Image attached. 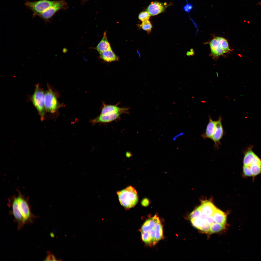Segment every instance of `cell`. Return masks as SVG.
<instances>
[{
	"label": "cell",
	"mask_w": 261,
	"mask_h": 261,
	"mask_svg": "<svg viewBox=\"0 0 261 261\" xmlns=\"http://www.w3.org/2000/svg\"><path fill=\"white\" fill-rule=\"evenodd\" d=\"M140 231L142 240L150 246H155L163 238V226L157 215L146 220Z\"/></svg>",
	"instance_id": "6da1fadb"
},
{
	"label": "cell",
	"mask_w": 261,
	"mask_h": 261,
	"mask_svg": "<svg viewBox=\"0 0 261 261\" xmlns=\"http://www.w3.org/2000/svg\"><path fill=\"white\" fill-rule=\"evenodd\" d=\"M120 204L126 209L134 207L138 201V196L135 188L129 186L116 192Z\"/></svg>",
	"instance_id": "7a4b0ae2"
},
{
	"label": "cell",
	"mask_w": 261,
	"mask_h": 261,
	"mask_svg": "<svg viewBox=\"0 0 261 261\" xmlns=\"http://www.w3.org/2000/svg\"><path fill=\"white\" fill-rule=\"evenodd\" d=\"M34 92L30 97V100L37 111L41 118H44L46 112L45 106V91L38 83L35 85Z\"/></svg>",
	"instance_id": "3957f363"
},
{
	"label": "cell",
	"mask_w": 261,
	"mask_h": 261,
	"mask_svg": "<svg viewBox=\"0 0 261 261\" xmlns=\"http://www.w3.org/2000/svg\"><path fill=\"white\" fill-rule=\"evenodd\" d=\"M47 89L45 91V106L46 112L54 113L62 106L58 102L56 92L48 84Z\"/></svg>",
	"instance_id": "277c9868"
},
{
	"label": "cell",
	"mask_w": 261,
	"mask_h": 261,
	"mask_svg": "<svg viewBox=\"0 0 261 261\" xmlns=\"http://www.w3.org/2000/svg\"><path fill=\"white\" fill-rule=\"evenodd\" d=\"M56 2L49 0H39L33 1H26L25 4L28 8L32 11V15L34 17L36 16H39Z\"/></svg>",
	"instance_id": "5b68a950"
},
{
	"label": "cell",
	"mask_w": 261,
	"mask_h": 261,
	"mask_svg": "<svg viewBox=\"0 0 261 261\" xmlns=\"http://www.w3.org/2000/svg\"><path fill=\"white\" fill-rule=\"evenodd\" d=\"M67 4L64 0L56 1L53 5L38 16L45 22H47L57 12L61 9L65 8Z\"/></svg>",
	"instance_id": "8992f818"
},
{
	"label": "cell",
	"mask_w": 261,
	"mask_h": 261,
	"mask_svg": "<svg viewBox=\"0 0 261 261\" xmlns=\"http://www.w3.org/2000/svg\"><path fill=\"white\" fill-rule=\"evenodd\" d=\"M19 210L25 222L29 220L31 216L30 207L27 199H25L21 193L16 197Z\"/></svg>",
	"instance_id": "52a82bcc"
},
{
	"label": "cell",
	"mask_w": 261,
	"mask_h": 261,
	"mask_svg": "<svg viewBox=\"0 0 261 261\" xmlns=\"http://www.w3.org/2000/svg\"><path fill=\"white\" fill-rule=\"evenodd\" d=\"M119 103H118L115 105H109L106 104L103 102L100 114L105 115L116 113L122 114L128 113L129 108L119 107L118 106Z\"/></svg>",
	"instance_id": "ba28073f"
},
{
	"label": "cell",
	"mask_w": 261,
	"mask_h": 261,
	"mask_svg": "<svg viewBox=\"0 0 261 261\" xmlns=\"http://www.w3.org/2000/svg\"><path fill=\"white\" fill-rule=\"evenodd\" d=\"M224 131L222 124V119L220 117L215 121V127L212 139L214 143V147L218 149L221 145L220 140L224 135Z\"/></svg>",
	"instance_id": "9c48e42d"
},
{
	"label": "cell",
	"mask_w": 261,
	"mask_h": 261,
	"mask_svg": "<svg viewBox=\"0 0 261 261\" xmlns=\"http://www.w3.org/2000/svg\"><path fill=\"white\" fill-rule=\"evenodd\" d=\"M168 6L166 2L152 1L147 7L146 11L151 16H154L163 12Z\"/></svg>",
	"instance_id": "30bf717a"
},
{
	"label": "cell",
	"mask_w": 261,
	"mask_h": 261,
	"mask_svg": "<svg viewBox=\"0 0 261 261\" xmlns=\"http://www.w3.org/2000/svg\"><path fill=\"white\" fill-rule=\"evenodd\" d=\"M122 114L120 113L102 115L100 114L97 117L91 121L93 124L109 123L117 119Z\"/></svg>",
	"instance_id": "8fae6325"
},
{
	"label": "cell",
	"mask_w": 261,
	"mask_h": 261,
	"mask_svg": "<svg viewBox=\"0 0 261 261\" xmlns=\"http://www.w3.org/2000/svg\"><path fill=\"white\" fill-rule=\"evenodd\" d=\"M12 211L14 216L18 224V228H21L25 223L19 210L16 197H14L12 203Z\"/></svg>",
	"instance_id": "7c38bea8"
},
{
	"label": "cell",
	"mask_w": 261,
	"mask_h": 261,
	"mask_svg": "<svg viewBox=\"0 0 261 261\" xmlns=\"http://www.w3.org/2000/svg\"><path fill=\"white\" fill-rule=\"evenodd\" d=\"M201 212L207 216H213L216 208L213 203L208 200L203 201L198 207Z\"/></svg>",
	"instance_id": "4fadbf2b"
},
{
	"label": "cell",
	"mask_w": 261,
	"mask_h": 261,
	"mask_svg": "<svg viewBox=\"0 0 261 261\" xmlns=\"http://www.w3.org/2000/svg\"><path fill=\"white\" fill-rule=\"evenodd\" d=\"M94 48L99 53L104 51L112 50L107 38L106 31L103 34L102 39L97 46Z\"/></svg>",
	"instance_id": "5bb4252c"
},
{
	"label": "cell",
	"mask_w": 261,
	"mask_h": 261,
	"mask_svg": "<svg viewBox=\"0 0 261 261\" xmlns=\"http://www.w3.org/2000/svg\"><path fill=\"white\" fill-rule=\"evenodd\" d=\"M215 127V121L213 120L209 116V122L207 126L205 132L201 137L204 139L209 138L211 139Z\"/></svg>",
	"instance_id": "9a60e30c"
},
{
	"label": "cell",
	"mask_w": 261,
	"mask_h": 261,
	"mask_svg": "<svg viewBox=\"0 0 261 261\" xmlns=\"http://www.w3.org/2000/svg\"><path fill=\"white\" fill-rule=\"evenodd\" d=\"M210 44L211 53L214 57L221 55L225 53L219 42L215 38L210 42Z\"/></svg>",
	"instance_id": "2e32d148"
},
{
	"label": "cell",
	"mask_w": 261,
	"mask_h": 261,
	"mask_svg": "<svg viewBox=\"0 0 261 261\" xmlns=\"http://www.w3.org/2000/svg\"><path fill=\"white\" fill-rule=\"evenodd\" d=\"M99 54L100 58L107 62L118 61L119 60L118 57L115 54L112 50L104 51Z\"/></svg>",
	"instance_id": "e0dca14e"
},
{
	"label": "cell",
	"mask_w": 261,
	"mask_h": 261,
	"mask_svg": "<svg viewBox=\"0 0 261 261\" xmlns=\"http://www.w3.org/2000/svg\"><path fill=\"white\" fill-rule=\"evenodd\" d=\"M213 216L215 223L224 225L225 224L226 216L224 213L221 210L216 208Z\"/></svg>",
	"instance_id": "ac0fdd59"
},
{
	"label": "cell",
	"mask_w": 261,
	"mask_h": 261,
	"mask_svg": "<svg viewBox=\"0 0 261 261\" xmlns=\"http://www.w3.org/2000/svg\"><path fill=\"white\" fill-rule=\"evenodd\" d=\"M256 155L252 150L247 151L245 154L244 158L243 166H250Z\"/></svg>",
	"instance_id": "d6986e66"
},
{
	"label": "cell",
	"mask_w": 261,
	"mask_h": 261,
	"mask_svg": "<svg viewBox=\"0 0 261 261\" xmlns=\"http://www.w3.org/2000/svg\"><path fill=\"white\" fill-rule=\"evenodd\" d=\"M215 38L218 41L225 53L231 51L227 41L225 38L220 37H216Z\"/></svg>",
	"instance_id": "ffe728a7"
},
{
	"label": "cell",
	"mask_w": 261,
	"mask_h": 261,
	"mask_svg": "<svg viewBox=\"0 0 261 261\" xmlns=\"http://www.w3.org/2000/svg\"><path fill=\"white\" fill-rule=\"evenodd\" d=\"M252 177L253 178L261 173V166L252 164L249 166Z\"/></svg>",
	"instance_id": "44dd1931"
},
{
	"label": "cell",
	"mask_w": 261,
	"mask_h": 261,
	"mask_svg": "<svg viewBox=\"0 0 261 261\" xmlns=\"http://www.w3.org/2000/svg\"><path fill=\"white\" fill-rule=\"evenodd\" d=\"M224 225L214 223L211 226L210 232L214 233L218 232L224 228Z\"/></svg>",
	"instance_id": "7402d4cb"
},
{
	"label": "cell",
	"mask_w": 261,
	"mask_h": 261,
	"mask_svg": "<svg viewBox=\"0 0 261 261\" xmlns=\"http://www.w3.org/2000/svg\"><path fill=\"white\" fill-rule=\"evenodd\" d=\"M139 26L143 30L146 31L149 34L151 32L152 26L149 20L142 22Z\"/></svg>",
	"instance_id": "603a6c76"
},
{
	"label": "cell",
	"mask_w": 261,
	"mask_h": 261,
	"mask_svg": "<svg viewBox=\"0 0 261 261\" xmlns=\"http://www.w3.org/2000/svg\"><path fill=\"white\" fill-rule=\"evenodd\" d=\"M151 16L147 11H144L141 12L138 16L139 19L142 22L149 20Z\"/></svg>",
	"instance_id": "cb8c5ba5"
},
{
	"label": "cell",
	"mask_w": 261,
	"mask_h": 261,
	"mask_svg": "<svg viewBox=\"0 0 261 261\" xmlns=\"http://www.w3.org/2000/svg\"><path fill=\"white\" fill-rule=\"evenodd\" d=\"M201 214V212L198 207L194 210L190 214V219L199 217Z\"/></svg>",
	"instance_id": "d4e9b609"
},
{
	"label": "cell",
	"mask_w": 261,
	"mask_h": 261,
	"mask_svg": "<svg viewBox=\"0 0 261 261\" xmlns=\"http://www.w3.org/2000/svg\"><path fill=\"white\" fill-rule=\"evenodd\" d=\"M243 172L244 175L245 176L252 177L249 167L243 166Z\"/></svg>",
	"instance_id": "484cf974"
},
{
	"label": "cell",
	"mask_w": 261,
	"mask_h": 261,
	"mask_svg": "<svg viewBox=\"0 0 261 261\" xmlns=\"http://www.w3.org/2000/svg\"><path fill=\"white\" fill-rule=\"evenodd\" d=\"M193 7L191 4L188 2L184 7V10L186 12L189 13L192 10Z\"/></svg>",
	"instance_id": "4316f807"
},
{
	"label": "cell",
	"mask_w": 261,
	"mask_h": 261,
	"mask_svg": "<svg viewBox=\"0 0 261 261\" xmlns=\"http://www.w3.org/2000/svg\"><path fill=\"white\" fill-rule=\"evenodd\" d=\"M184 133L183 131H181L175 134L172 138V140L174 141H175L178 138L184 135Z\"/></svg>",
	"instance_id": "83f0119b"
},
{
	"label": "cell",
	"mask_w": 261,
	"mask_h": 261,
	"mask_svg": "<svg viewBox=\"0 0 261 261\" xmlns=\"http://www.w3.org/2000/svg\"><path fill=\"white\" fill-rule=\"evenodd\" d=\"M142 205L144 207H147L148 206L150 203V201L149 199L147 198H145L143 199L141 201Z\"/></svg>",
	"instance_id": "f1b7e54d"
},
{
	"label": "cell",
	"mask_w": 261,
	"mask_h": 261,
	"mask_svg": "<svg viewBox=\"0 0 261 261\" xmlns=\"http://www.w3.org/2000/svg\"><path fill=\"white\" fill-rule=\"evenodd\" d=\"M45 261H57L56 257L52 254H49L47 256Z\"/></svg>",
	"instance_id": "f546056e"
},
{
	"label": "cell",
	"mask_w": 261,
	"mask_h": 261,
	"mask_svg": "<svg viewBox=\"0 0 261 261\" xmlns=\"http://www.w3.org/2000/svg\"><path fill=\"white\" fill-rule=\"evenodd\" d=\"M51 236L52 237H54V234H53L52 233H51Z\"/></svg>",
	"instance_id": "4dcf8cb0"
}]
</instances>
